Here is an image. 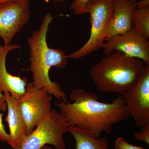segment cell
I'll return each instance as SVG.
<instances>
[{
    "label": "cell",
    "mask_w": 149,
    "mask_h": 149,
    "mask_svg": "<svg viewBox=\"0 0 149 149\" xmlns=\"http://www.w3.org/2000/svg\"><path fill=\"white\" fill-rule=\"evenodd\" d=\"M70 98L72 103H55L69 125L90 131L97 139L103 133H111L114 124L130 116L120 95L109 103L102 102L95 93L78 88L71 92Z\"/></svg>",
    "instance_id": "1"
},
{
    "label": "cell",
    "mask_w": 149,
    "mask_h": 149,
    "mask_svg": "<svg viewBox=\"0 0 149 149\" xmlns=\"http://www.w3.org/2000/svg\"><path fill=\"white\" fill-rule=\"evenodd\" d=\"M52 15L47 14L43 18L38 30H35L28 39L29 47L30 70L34 85L38 88H45L50 95L59 101H67L66 95L56 82L51 80L49 75L52 67L63 68L66 66L68 58L61 49L49 47L47 35L49 26L52 21Z\"/></svg>",
    "instance_id": "2"
},
{
    "label": "cell",
    "mask_w": 149,
    "mask_h": 149,
    "mask_svg": "<svg viewBox=\"0 0 149 149\" xmlns=\"http://www.w3.org/2000/svg\"><path fill=\"white\" fill-rule=\"evenodd\" d=\"M106 56L92 67L91 77L100 91L121 95L139 80L145 63L119 52Z\"/></svg>",
    "instance_id": "3"
},
{
    "label": "cell",
    "mask_w": 149,
    "mask_h": 149,
    "mask_svg": "<svg viewBox=\"0 0 149 149\" xmlns=\"http://www.w3.org/2000/svg\"><path fill=\"white\" fill-rule=\"evenodd\" d=\"M86 8L90 15L91 34L89 40L68 58L79 59L101 48L113 12V0H91Z\"/></svg>",
    "instance_id": "4"
},
{
    "label": "cell",
    "mask_w": 149,
    "mask_h": 149,
    "mask_svg": "<svg viewBox=\"0 0 149 149\" xmlns=\"http://www.w3.org/2000/svg\"><path fill=\"white\" fill-rule=\"evenodd\" d=\"M68 126L60 112L53 109L17 149H41L47 144L56 149H65L63 136L68 132Z\"/></svg>",
    "instance_id": "5"
},
{
    "label": "cell",
    "mask_w": 149,
    "mask_h": 149,
    "mask_svg": "<svg viewBox=\"0 0 149 149\" xmlns=\"http://www.w3.org/2000/svg\"><path fill=\"white\" fill-rule=\"evenodd\" d=\"M52 99V95L45 88H37L32 82L27 83L24 94L16 99L26 125L27 136L50 113Z\"/></svg>",
    "instance_id": "6"
},
{
    "label": "cell",
    "mask_w": 149,
    "mask_h": 149,
    "mask_svg": "<svg viewBox=\"0 0 149 149\" xmlns=\"http://www.w3.org/2000/svg\"><path fill=\"white\" fill-rule=\"evenodd\" d=\"M135 124L139 128L149 123V65L136 84L120 95Z\"/></svg>",
    "instance_id": "7"
},
{
    "label": "cell",
    "mask_w": 149,
    "mask_h": 149,
    "mask_svg": "<svg viewBox=\"0 0 149 149\" xmlns=\"http://www.w3.org/2000/svg\"><path fill=\"white\" fill-rule=\"evenodd\" d=\"M107 55L119 52L131 57L139 59L145 65H149V42L134 27L123 35L107 38L102 46Z\"/></svg>",
    "instance_id": "8"
},
{
    "label": "cell",
    "mask_w": 149,
    "mask_h": 149,
    "mask_svg": "<svg viewBox=\"0 0 149 149\" xmlns=\"http://www.w3.org/2000/svg\"><path fill=\"white\" fill-rule=\"evenodd\" d=\"M30 15L29 2L11 1L0 5V37L4 45L10 44Z\"/></svg>",
    "instance_id": "9"
},
{
    "label": "cell",
    "mask_w": 149,
    "mask_h": 149,
    "mask_svg": "<svg viewBox=\"0 0 149 149\" xmlns=\"http://www.w3.org/2000/svg\"><path fill=\"white\" fill-rule=\"evenodd\" d=\"M137 0H113V12L105 35L108 37L125 34L133 28L132 17Z\"/></svg>",
    "instance_id": "10"
},
{
    "label": "cell",
    "mask_w": 149,
    "mask_h": 149,
    "mask_svg": "<svg viewBox=\"0 0 149 149\" xmlns=\"http://www.w3.org/2000/svg\"><path fill=\"white\" fill-rule=\"evenodd\" d=\"M7 106L6 121L9 128L7 143L14 149H17L27 136L25 122L17 102L16 99L8 92L4 93Z\"/></svg>",
    "instance_id": "11"
},
{
    "label": "cell",
    "mask_w": 149,
    "mask_h": 149,
    "mask_svg": "<svg viewBox=\"0 0 149 149\" xmlns=\"http://www.w3.org/2000/svg\"><path fill=\"white\" fill-rule=\"evenodd\" d=\"M20 48L17 45H0V91L3 93L8 92L16 99L25 92L27 79L26 77L21 78L8 72L6 59L10 51Z\"/></svg>",
    "instance_id": "12"
},
{
    "label": "cell",
    "mask_w": 149,
    "mask_h": 149,
    "mask_svg": "<svg viewBox=\"0 0 149 149\" xmlns=\"http://www.w3.org/2000/svg\"><path fill=\"white\" fill-rule=\"evenodd\" d=\"M68 132L75 140V149H109L107 138L97 139L90 131L71 125L68 126Z\"/></svg>",
    "instance_id": "13"
},
{
    "label": "cell",
    "mask_w": 149,
    "mask_h": 149,
    "mask_svg": "<svg viewBox=\"0 0 149 149\" xmlns=\"http://www.w3.org/2000/svg\"><path fill=\"white\" fill-rule=\"evenodd\" d=\"M133 26L144 36L149 40V6L136 8L133 12Z\"/></svg>",
    "instance_id": "14"
},
{
    "label": "cell",
    "mask_w": 149,
    "mask_h": 149,
    "mask_svg": "<svg viewBox=\"0 0 149 149\" xmlns=\"http://www.w3.org/2000/svg\"><path fill=\"white\" fill-rule=\"evenodd\" d=\"M91 0H73L70 8L77 15L88 13L86 5Z\"/></svg>",
    "instance_id": "15"
},
{
    "label": "cell",
    "mask_w": 149,
    "mask_h": 149,
    "mask_svg": "<svg viewBox=\"0 0 149 149\" xmlns=\"http://www.w3.org/2000/svg\"><path fill=\"white\" fill-rule=\"evenodd\" d=\"M141 131L134 133L133 136L135 140L141 141L149 145V123L141 127Z\"/></svg>",
    "instance_id": "16"
},
{
    "label": "cell",
    "mask_w": 149,
    "mask_h": 149,
    "mask_svg": "<svg viewBox=\"0 0 149 149\" xmlns=\"http://www.w3.org/2000/svg\"><path fill=\"white\" fill-rule=\"evenodd\" d=\"M114 146L115 149H146L143 147L129 143L122 137H118L116 140Z\"/></svg>",
    "instance_id": "17"
},
{
    "label": "cell",
    "mask_w": 149,
    "mask_h": 149,
    "mask_svg": "<svg viewBox=\"0 0 149 149\" xmlns=\"http://www.w3.org/2000/svg\"><path fill=\"white\" fill-rule=\"evenodd\" d=\"M3 114L0 111V142H7L8 139V134L6 131L4 125L3 123Z\"/></svg>",
    "instance_id": "18"
},
{
    "label": "cell",
    "mask_w": 149,
    "mask_h": 149,
    "mask_svg": "<svg viewBox=\"0 0 149 149\" xmlns=\"http://www.w3.org/2000/svg\"><path fill=\"white\" fill-rule=\"evenodd\" d=\"M7 109L5 96L0 91V111H6Z\"/></svg>",
    "instance_id": "19"
},
{
    "label": "cell",
    "mask_w": 149,
    "mask_h": 149,
    "mask_svg": "<svg viewBox=\"0 0 149 149\" xmlns=\"http://www.w3.org/2000/svg\"><path fill=\"white\" fill-rule=\"evenodd\" d=\"M149 6V0H141L137 2L136 8L144 7Z\"/></svg>",
    "instance_id": "20"
},
{
    "label": "cell",
    "mask_w": 149,
    "mask_h": 149,
    "mask_svg": "<svg viewBox=\"0 0 149 149\" xmlns=\"http://www.w3.org/2000/svg\"><path fill=\"white\" fill-rule=\"evenodd\" d=\"M29 0H0V5L5 3L11 1L26 2H29Z\"/></svg>",
    "instance_id": "21"
},
{
    "label": "cell",
    "mask_w": 149,
    "mask_h": 149,
    "mask_svg": "<svg viewBox=\"0 0 149 149\" xmlns=\"http://www.w3.org/2000/svg\"><path fill=\"white\" fill-rule=\"evenodd\" d=\"M41 149H53L51 147H49V146H45L43 148H42Z\"/></svg>",
    "instance_id": "22"
},
{
    "label": "cell",
    "mask_w": 149,
    "mask_h": 149,
    "mask_svg": "<svg viewBox=\"0 0 149 149\" xmlns=\"http://www.w3.org/2000/svg\"><path fill=\"white\" fill-rule=\"evenodd\" d=\"M56 1H62V0H56Z\"/></svg>",
    "instance_id": "23"
}]
</instances>
